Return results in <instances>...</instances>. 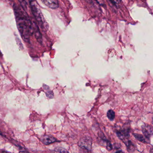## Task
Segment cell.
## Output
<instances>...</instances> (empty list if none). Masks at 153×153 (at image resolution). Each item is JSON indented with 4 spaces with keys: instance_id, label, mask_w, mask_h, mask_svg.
Returning <instances> with one entry per match:
<instances>
[{
    "instance_id": "obj_1",
    "label": "cell",
    "mask_w": 153,
    "mask_h": 153,
    "mask_svg": "<svg viewBox=\"0 0 153 153\" xmlns=\"http://www.w3.org/2000/svg\"><path fill=\"white\" fill-rule=\"evenodd\" d=\"M13 9L19 32L22 39L25 42H29L30 36L33 33L32 22L26 13L19 5L14 4Z\"/></svg>"
},
{
    "instance_id": "obj_2",
    "label": "cell",
    "mask_w": 153,
    "mask_h": 153,
    "mask_svg": "<svg viewBox=\"0 0 153 153\" xmlns=\"http://www.w3.org/2000/svg\"><path fill=\"white\" fill-rule=\"evenodd\" d=\"M29 2L31 12L35 19L42 29L47 30L48 28V24L44 18L38 3L36 0H29Z\"/></svg>"
},
{
    "instance_id": "obj_3",
    "label": "cell",
    "mask_w": 153,
    "mask_h": 153,
    "mask_svg": "<svg viewBox=\"0 0 153 153\" xmlns=\"http://www.w3.org/2000/svg\"><path fill=\"white\" fill-rule=\"evenodd\" d=\"M78 145L82 149L91 151L92 149V140L90 137H86L82 138L78 143Z\"/></svg>"
},
{
    "instance_id": "obj_4",
    "label": "cell",
    "mask_w": 153,
    "mask_h": 153,
    "mask_svg": "<svg viewBox=\"0 0 153 153\" xmlns=\"http://www.w3.org/2000/svg\"><path fill=\"white\" fill-rule=\"evenodd\" d=\"M32 22V29L33 33L35 35L36 39L37 40L38 42H39L40 44H42L43 42V39H42V34L40 32L39 26H38L37 23L35 22Z\"/></svg>"
},
{
    "instance_id": "obj_5",
    "label": "cell",
    "mask_w": 153,
    "mask_h": 153,
    "mask_svg": "<svg viewBox=\"0 0 153 153\" xmlns=\"http://www.w3.org/2000/svg\"><path fill=\"white\" fill-rule=\"evenodd\" d=\"M142 131L145 137L149 140L153 134V128L148 125H145L142 126Z\"/></svg>"
},
{
    "instance_id": "obj_6",
    "label": "cell",
    "mask_w": 153,
    "mask_h": 153,
    "mask_svg": "<svg viewBox=\"0 0 153 153\" xmlns=\"http://www.w3.org/2000/svg\"><path fill=\"white\" fill-rule=\"evenodd\" d=\"M41 1L50 9L55 10L59 7L58 0H41Z\"/></svg>"
},
{
    "instance_id": "obj_7",
    "label": "cell",
    "mask_w": 153,
    "mask_h": 153,
    "mask_svg": "<svg viewBox=\"0 0 153 153\" xmlns=\"http://www.w3.org/2000/svg\"><path fill=\"white\" fill-rule=\"evenodd\" d=\"M41 141L46 145H48L50 144L58 142L56 138L50 135H44L43 137H41Z\"/></svg>"
},
{
    "instance_id": "obj_8",
    "label": "cell",
    "mask_w": 153,
    "mask_h": 153,
    "mask_svg": "<svg viewBox=\"0 0 153 153\" xmlns=\"http://www.w3.org/2000/svg\"><path fill=\"white\" fill-rule=\"evenodd\" d=\"M118 137L121 140H124L129 137V130L128 128H124L117 132Z\"/></svg>"
},
{
    "instance_id": "obj_9",
    "label": "cell",
    "mask_w": 153,
    "mask_h": 153,
    "mask_svg": "<svg viewBox=\"0 0 153 153\" xmlns=\"http://www.w3.org/2000/svg\"><path fill=\"white\" fill-rule=\"evenodd\" d=\"M134 136L137 140H138V141H140V142L144 143H148V141L146 140V138H145L143 136H142V135L137 134H134ZM147 140H148V139H147Z\"/></svg>"
},
{
    "instance_id": "obj_10",
    "label": "cell",
    "mask_w": 153,
    "mask_h": 153,
    "mask_svg": "<svg viewBox=\"0 0 153 153\" xmlns=\"http://www.w3.org/2000/svg\"><path fill=\"white\" fill-rule=\"evenodd\" d=\"M107 116H108V118L110 120H114V119L115 118V113L113 110H109L108 111L107 113Z\"/></svg>"
},
{
    "instance_id": "obj_11",
    "label": "cell",
    "mask_w": 153,
    "mask_h": 153,
    "mask_svg": "<svg viewBox=\"0 0 153 153\" xmlns=\"http://www.w3.org/2000/svg\"><path fill=\"white\" fill-rule=\"evenodd\" d=\"M18 1L20 4L22 8L23 9V10H26L27 9V2L26 0H18Z\"/></svg>"
},
{
    "instance_id": "obj_12",
    "label": "cell",
    "mask_w": 153,
    "mask_h": 153,
    "mask_svg": "<svg viewBox=\"0 0 153 153\" xmlns=\"http://www.w3.org/2000/svg\"><path fill=\"white\" fill-rule=\"evenodd\" d=\"M55 151L57 152H67L65 149L62 148H60V147L56 148Z\"/></svg>"
},
{
    "instance_id": "obj_13",
    "label": "cell",
    "mask_w": 153,
    "mask_h": 153,
    "mask_svg": "<svg viewBox=\"0 0 153 153\" xmlns=\"http://www.w3.org/2000/svg\"><path fill=\"white\" fill-rule=\"evenodd\" d=\"M107 149H108V151H111V150H112V145H111V144L109 142H108L107 143Z\"/></svg>"
},
{
    "instance_id": "obj_14",
    "label": "cell",
    "mask_w": 153,
    "mask_h": 153,
    "mask_svg": "<svg viewBox=\"0 0 153 153\" xmlns=\"http://www.w3.org/2000/svg\"><path fill=\"white\" fill-rule=\"evenodd\" d=\"M110 1L115 4H119L121 1V0H110Z\"/></svg>"
},
{
    "instance_id": "obj_15",
    "label": "cell",
    "mask_w": 153,
    "mask_h": 153,
    "mask_svg": "<svg viewBox=\"0 0 153 153\" xmlns=\"http://www.w3.org/2000/svg\"><path fill=\"white\" fill-rule=\"evenodd\" d=\"M87 1H91V0H86Z\"/></svg>"
},
{
    "instance_id": "obj_16",
    "label": "cell",
    "mask_w": 153,
    "mask_h": 153,
    "mask_svg": "<svg viewBox=\"0 0 153 153\" xmlns=\"http://www.w3.org/2000/svg\"><path fill=\"white\" fill-rule=\"evenodd\" d=\"M152 125H153V118L152 122Z\"/></svg>"
}]
</instances>
